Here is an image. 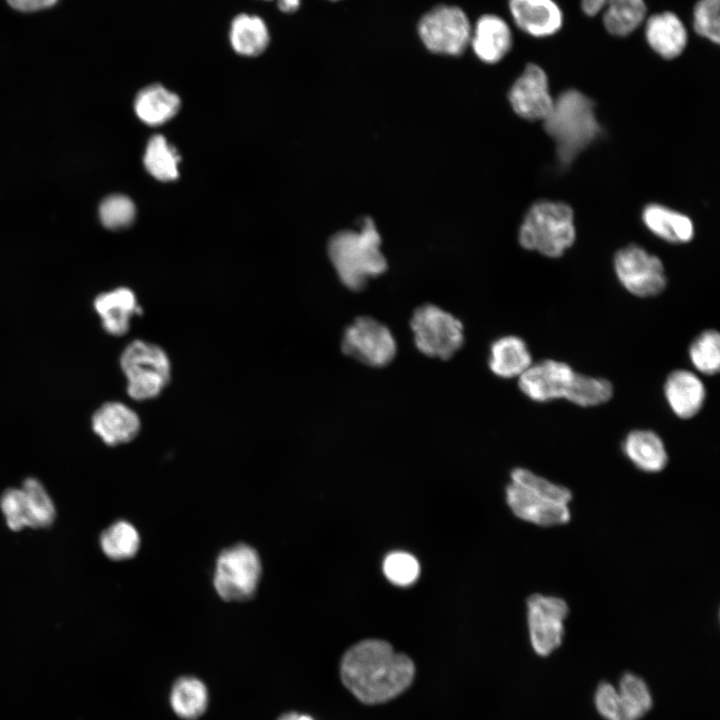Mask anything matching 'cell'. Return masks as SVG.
Listing matches in <instances>:
<instances>
[{
  "instance_id": "9",
  "label": "cell",
  "mask_w": 720,
  "mask_h": 720,
  "mask_svg": "<svg viewBox=\"0 0 720 720\" xmlns=\"http://www.w3.org/2000/svg\"><path fill=\"white\" fill-rule=\"evenodd\" d=\"M417 30L429 51L457 56L470 44L472 26L459 7L438 5L422 16Z\"/></svg>"
},
{
  "instance_id": "23",
  "label": "cell",
  "mask_w": 720,
  "mask_h": 720,
  "mask_svg": "<svg viewBox=\"0 0 720 720\" xmlns=\"http://www.w3.org/2000/svg\"><path fill=\"white\" fill-rule=\"evenodd\" d=\"M645 36L649 46L666 59L679 56L688 39L683 22L672 12L651 15L645 25Z\"/></svg>"
},
{
  "instance_id": "33",
  "label": "cell",
  "mask_w": 720,
  "mask_h": 720,
  "mask_svg": "<svg viewBox=\"0 0 720 720\" xmlns=\"http://www.w3.org/2000/svg\"><path fill=\"white\" fill-rule=\"evenodd\" d=\"M688 355L693 367L701 374L712 376L720 368V336L716 330L707 329L691 342Z\"/></svg>"
},
{
  "instance_id": "39",
  "label": "cell",
  "mask_w": 720,
  "mask_h": 720,
  "mask_svg": "<svg viewBox=\"0 0 720 720\" xmlns=\"http://www.w3.org/2000/svg\"><path fill=\"white\" fill-rule=\"evenodd\" d=\"M275 1L278 9L284 13H293L300 7L301 0H267Z\"/></svg>"
},
{
  "instance_id": "4",
  "label": "cell",
  "mask_w": 720,
  "mask_h": 720,
  "mask_svg": "<svg viewBox=\"0 0 720 720\" xmlns=\"http://www.w3.org/2000/svg\"><path fill=\"white\" fill-rule=\"evenodd\" d=\"M546 132L556 144L561 164L569 165L599 134L594 103L577 90H567L554 101L544 120Z\"/></svg>"
},
{
  "instance_id": "30",
  "label": "cell",
  "mask_w": 720,
  "mask_h": 720,
  "mask_svg": "<svg viewBox=\"0 0 720 720\" xmlns=\"http://www.w3.org/2000/svg\"><path fill=\"white\" fill-rule=\"evenodd\" d=\"M100 546L108 558L125 560L137 553L140 537L131 523L120 520L103 531L100 536Z\"/></svg>"
},
{
  "instance_id": "10",
  "label": "cell",
  "mask_w": 720,
  "mask_h": 720,
  "mask_svg": "<svg viewBox=\"0 0 720 720\" xmlns=\"http://www.w3.org/2000/svg\"><path fill=\"white\" fill-rule=\"evenodd\" d=\"M0 507L13 531L47 527L56 515L51 497L35 478L26 479L20 488L6 490L0 499Z\"/></svg>"
},
{
  "instance_id": "28",
  "label": "cell",
  "mask_w": 720,
  "mask_h": 720,
  "mask_svg": "<svg viewBox=\"0 0 720 720\" xmlns=\"http://www.w3.org/2000/svg\"><path fill=\"white\" fill-rule=\"evenodd\" d=\"M169 700L172 710L178 717L195 720L207 710L209 693L200 679L184 676L173 684Z\"/></svg>"
},
{
  "instance_id": "12",
  "label": "cell",
  "mask_w": 720,
  "mask_h": 720,
  "mask_svg": "<svg viewBox=\"0 0 720 720\" xmlns=\"http://www.w3.org/2000/svg\"><path fill=\"white\" fill-rule=\"evenodd\" d=\"M344 354L371 367H384L395 357L397 345L391 331L378 320L361 316L344 331Z\"/></svg>"
},
{
  "instance_id": "7",
  "label": "cell",
  "mask_w": 720,
  "mask_h": 720,
  "mask_svg": "<svg viewBox=\"0 0 720 720\" xmlns=\"http://www.w3.org/2000/svg\"><path fill=\"white\" fill-rule=\"evenodd\" d=\"M410 326L417 349L429 357L447 360L464 342L462 323L433 304L418 307L412 315Z\"/></svg>"
},
{
  "instance_id": "27",
  "label": "cell",
  "mask_w": 720,
  "mask_h": 720,
  "mask_svg": "<svg viewBox=\"0 0 720 720\" xmlns=\"http://www.w3.org/2000/svg\"><path fill=\"white\" fill-rule=\"evenodd\" d=\"M642 219L650 231L671 243L688 242L694 234L693 223L687 216L658 204L648 205Z\"/></svg>"
},
{
  "instance_id": "2",
  "label": "cell",
  "mask_w": 720,
  "mask_h": 720,
  "mask_svg": "<svg viewBox=\"0 0 720 720\" xmlns=\"http://www.w3.org/2000/svg\"><path fill=\"white\" fill-rule=\"evenodd\" d=\"M506 502L519 519L542 527L563 525L571 519L572 492L532 471L518 467L511 471Z\"/></svg>"
},
{
  "instance_id": "24",
  "label": "cell",
  "mask_w": 720,
  "mask_h": 720,
  "mask_svg": "<svg viewBox=\"0 0 720 720\" xmlns=\"http://www.w3.org/2000/svg\"><path fill=\"white\" fill-rule=\"evenodd\" d=\"M532 363L531 352L521 337L503 336L495 340L490 347L489 368L498 377H519Z\"/></svg>"
},
{
  "instance_id": "26",
  "label": "cell",
  "mask_w": 720,
  "mask_h": 720,
  "mask_svg": "<svg viewBox=\"0 0 720 720\" xmlns=\"http://www.w3.org/2000/svg\"><path fill=\"white\" fill-rule=\"evenodd\" d=\"M137 116L150 126H157L171 119L180 107L179 97L160 84L143 88L135 99Z\"/></svg>"
},
{
  "instance_id": "36",
  "label": "cell",
  "mask_w": 720,
  "mask_h": 720,
  "mask_svg": "<svg viewBox=\"0 0 720 720\" xmlns=\"http://www.w3.org/2000/svg\"><path fill=\"white\" fill-rule=\"evenodd\" d=\"M719 8L720 0H699L693 15L695 31L716 44L720 40Z\"/></svg>"
},
{
  "instance_id": "31",
  "label": "cell",
  "mask_w": 720,
  "mask_h": 720,
  "mask_svg": "<svg viewBox=\"0 0 720 720\" xmlns=\"http://www.w3.org/2000/svg\"><path fill=\"white\" fill-rule=\"evenodd\" d=\"M180 157L164 136L154 135L149 140L144 165L147 171L160 181H172L178 177Z\"/></svg>"
},
{
  "instance_id": "25",
  "label": "cell",
  "mask_w": 720,
  "mask_h": 720,
  "mask_svg": "<svg viewBox=\"0 0 720 720\" xmlns=\"http://www.w3.org/2000/svg\"><path fill=\"white\" fill-rule=\"evenodd\" d=\"M228 39L237 54L255 57L267 49L271 37L263 18L256 14L240 13L230 23Z\"/></svg>"
},
{
  "instance_id": "37",
  "label": "cell",
  "mask_w": 720,
  "mask_h": 720,
  "mask_svg": "<svg viewBox=\"0 0 720 720\" xmlns=\"http://www.w3.org/2000/svg\"><path fill=\"white\" fill-rule=\"evenodd\" d=\"M593 701L596 711L603 719L623 720L617 688L610 682L599 683Z\"/></svg>"
},
{
  "instance_id": "32",
  "label": "cell",
  "mask_w": 720,
  "mask_h": 720,
  "mask_svg": "<svg viewBox=\"0 0 720 720\" xmlns=\"http://www.w3.org/2000/svg\"><path fill=\"white\" fill-rule=\"evenodd\" d=\"M612 396L610 381L576 372L565 400L580 407H594L608 402Z\"/></svg>"
},
{
  "instance_id": "38",
  "label": "cell",
  "mask_w": 720,
  "mask_h": 720,
  "mask_svg": "<svg viewBox=\"0 0 720 720\" xmlns=\"http://www.w3.org/2000/svg\"><path fill=\"white\" fill-rule=\"evenodd\" d=\"M58 0H7L8 4L21 12H35L49 8Z\"/></svg>"
},
{
  "instance_id": "18",
  "label": "cell",
  "mask_w": 720,
  "mask_h": 720,
  "mask_svg": "<svg viewBox=\"0 0 720 720\" xmlns=\"http://www.w3.org/2000/svg\"><path fill=\"white\" fill-rule=\"evenodd\" d=\"M664 396L671 411L681 419H690L702 409L706 389L692 371L677 369L664 382Z\"/></svg>"
},
{
  "instance_id": "5",
  "label": "cell",
  "mask_w": 720,
  "mask_h": 720,
  "mask_svg": "<svg viewBox=\"0 0 720 720\" xmlns=\"http://www.w3.org/2000/svg\"><path fill=\"white\" fill-rule=\"evenodd\" d=\"M574 240L573 211L560 202L535 203L526 214L519 232V242L525 249L552 258L562 256Z\"/></svg>"
},
{
  "instance_id": "16",
  "label": "cell",
  "mask_w": 720,
  "mask_h": 720,
  "mask_svg": "<svg viewBox=\"0 0 720 720\" xmlns=\"http://www.w3.org/2000/svg\"><path fill=\"white\" fill-rule=\"evenodd\" d=\"M140 425L137 413L118 401L103 403L91 417L93 432L108 446L130 442L137 436Z\"/></svg>"
},
{
  "instance_id": "29",
  "label": "cell",
  "mask_w": 720,
  "mask_h": 720,
  "mask_svg": "<svg viewBox=\"0 0 720 720\" xmlns=\"http://www.w3.org/2000/svg\"><path fill=\"white\" fill-rule=\"evenodd\" d=\"M616 688L623 720H640L651 710V690L639 675L633 672L623 673Z\"/></svg>"
},
{
  "instance_id": "19",
  "label": "cell",
  "mask_w": 720,
  "mask_h": 720,
  "mask_svg": "<svg viewBox=\"0 0 720 720\" xmlns=\"http://www.w3.org/2000/svg\"><path fill=\"white\" fill-rule=\"evenodd\" d=\"M509 25L498 15L481 16L472 27L470 44L476 56L483 62H499L512 47Z\"/></svg>"
},
{
  "instance_id": "6",
  "label": "cell",
  "mask_w": 720,
  "mask_h": 720,
  "mask_svg": "<svg viewBox=\"0 0 720 720\" xmlns=\"http://www.w3.org/2000/svg\"><path fill=\"white\" fill-rule=\"evenodd\" d=\"M120 367L127 379V394L142 401L158 396L170 379V361L159 346L134 340L120 356Z\"/></svg>"
},
{
  "instance_id": "8",
  "label": "cell",
  "mask_w": 720,
  "mask_h": 720,
  "mask_svg": "<svg viewBox=\"0 0 720 720\" xmlns=\"http://www.w3.org/2000/svg\"><path fill=\"white\" fill-rule=\"evenodd\" d=\"M261 561L257 551L247 544L223 550L217 558L213 584L226 601L251 598L261 577Z\"/></svg>"
},
{
  "instance_id": "22",
  "label": "cell",
  "mask_w": 720,
  "mask_h": 720,
  "mask_svg": "<svg viewBox=\"0 0 720 720\" xmlns=\"http://www.w3.org/2000/svg\"><path fill=\"white\" fill-rule=\"evenodd\" d=\"M625 457L646 473L662 471L668 463V453L661 437L648 429L630 431L622 442Z\"/></svg>"
},
{
  "instance_id": "3",
  "label": "cell",
  "mask_w": 720,
  "mask_h": 720,
  "mask_svg": "<svg viewBox=\"0 0 720 720\" xmlns=\"http://www.w3.org/2000/svg\"><path fill=\"white\" fill-rule=\"evenodd\" d=\"M380 244V235L369 217L362 220L359 231H341L330 239L329 258L344 286L360 291L370 278L386 271L387 261Z\"/></svg>"
},
{
  "instance_id": "17",
  "label": "cell",
  "mask_w": 720,
  "mask_h": 720,
  "mask_svg": "<svg viewBox=\"0 0 720 720\" xmlns=\"http://www.w3.org/2000/svg\"><path fill=\"white\" fill-rule=\"evenodd\" d=\"M93 308L102 328L111 336L125 335L129 331L131 318L142 312L134 292L126 287L98 294L93 300Z\"/></svg>"
},
{
  "instance_id": "35",
  "label": "cell",
  "mask_w": 720,
  "mask_h": 720,
  "mask_svg": "<svg viewBox=\"0 0 720 720\" xmlns=\"http://www.w3.org/2000/svg\"><path fill=\"white\" fill-rule=\"evenodd\" d=\"M135 213V205L132 200L120 194L106 197L99 206L100 220L109 229L127 227L133 222Z\"/></svg>"
},
{
  "instance_id": "21",
  "label": "cell",
  "mask_w": 720,
  "mask_h": 720,
  "mask_svg": "<svg viewBox=\"0 0 720 720\" xmlns=\"http://www.w3.org/2000/svg\"><path fill=\"white\" fill-rule=\"evenodd\" d=\"M581 6L589 16L596 15L607 6L603 24L610 34L621 37L632 33L646 15L644 0H581Z\"/></svg>"
},
{
  "instance_id": "13",
  "label": "cell",
  "mask_w": 720,
  "mask_h": 720,
  "mask_svg": "<svg viewBox=\"0 0 720 720\" xmlns=\"http://www.w3.org/2000/svg\"><path fill=\"white\" fill-rule=\"evenodd\" d=\"M614 269L621 285L637 297H653L666 287L667 278L661 260L645 249L629 245L614 258Z\"/></svg>"
},
{
  "instance_id": "40",
  "label": "cell",
  "mask_w": 720,
  "mask_h": 720,
  "mask_svg": "<svg viewBox=\"0 0 720 720\" xmlns=\"http://www.w3.org/2000/svg\"><path fill=\"white\" fill-rule=\"evenodd\" d=\"M278 720H314L307 714H301L298 712H288L280 716Z\"/></svg>"
},
{
  "instance_id": "11",
  "label": "cell",
  "mask_w": 720,
  "mask_h": 720,
  "mask_svg": "<svg viewBox=\"0 0 720 720\" xmlns=\"http://www.w3.org/2000/svg\"><path fill=\"white\" fill-rule=\"evenodd\" d=\"M526 608L531 647L538 656L547 657L563 642L568 604L560 597L535 593L528 597Z\"/></svg>"
},
{
  "instance_id": "1",
  "label": "cell",
  "mask_w": 720,
  "mask_h": 720,
  "mask_svg": "<svg viewBox=\"0 0 720 720\" xmlns=\"http://www.w3.org/2000/svg\"><path fill=\"white\" fill-rule=\"evenodd\" d=\"M415 674L413 661L386 641L366 639L342 657L340 675L346 688L361 702L378 704L404 692Z\"/></svg>"
},
{
  "instance_id": "15",
  "label": "cell",
  "mask_w": 720,
  "mask_h": 720,
  "mask_svg": "<svg viewBox=\"0 0 720 720\" xmlns=\"http://www.w3.org/2000/svg\"><path fill=\"white\" fill-rule=\"evenodd\" d=\"M509 101L513 110L527 120H545L553 107L548 79L542 68L528 64L512 85Z\"/></svg>"
},
{
  "instance_id": "41",
  "label": "cell",
  "mask_w": 720,
  "mask_h": 720,
  "mask_svg": "<svg viewBox=\"0 0 720 720\" xmlns=\"http://www.w3.org/2000/svg\"><path fill=\"white\" fill-rule=\"evenodd\" d=\"M332 1H337V0H332Z\"/></svg>"
},
{
  "instance_id": "14",
  "label": "cell",
  "mask_w": 720,
  "mask_h": 720,
  "mask_svg": "<svg viewBox=\"0 0 720 720\" xmlns=\"http://www.w3.org/2000/svg\"><path fill=\"white\" fill-rule=\"evenodd\" d=\"M576 371L566 362L543 359L532 363L518 377L521 392L530 400L546 403L566 399Z\"/></svg>"
},
{
  "instance_id": "34",
  "label": "cell",
  "mask_w": 720,
  "mask_h": 720,
  "mask_svg": "<svg viewBox=\"0 0 720 720\" xmlns=\"http://www.w3.org/2000/svg\"><path fill=\"white\" fill-rule=\"evenodd\" d=\"M383 572L391 583L398 586H409L418 579L420 565L412 554L394 551L385 557Z\"/></svg>"
},
{
  "instance_id": "20",
  "label": "cell",
  "mask_w": 720,
  "mask_h": 720,
  "mask_svg": "<svg viewBox=\"0 0 720 720\" xmlns=\"http://www.w3.org/2000/svg\"><path fill=\"white\" fill-rule=\"evenodd\" d=\"M516 25L534 37H546L562 26L563 15L553 0H509Z\"/></svg>"
}]
</instances>
